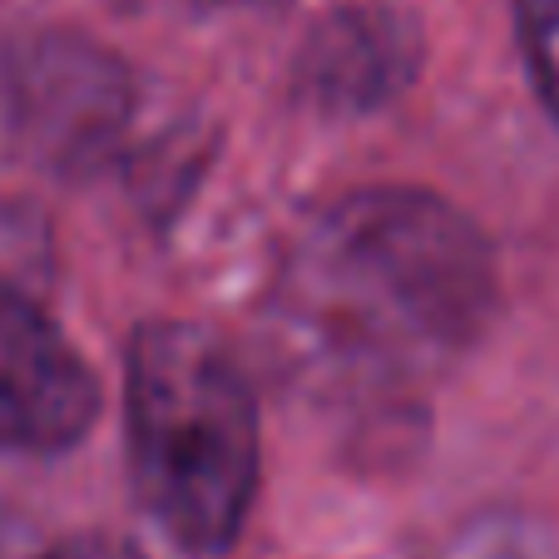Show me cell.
<instances>
[{
	"mask_svg": "<svg viewBox=\"0 0 559 559\" xmlns=\"http://www.w3.org/2000/svg\"><path fill=\"white\" fill-rule=\"evenodd\" d=\"M139 90L115 50L74 31H35L0 50V158L90 174L124 148Z\"/></svg>",
	"mask_w": 559,
	"mask_h": 559,
	"instance_id": "3",
	"label": "cell"
},
{
	"mask_svg": "<svg viewBox=\"0 0 559 559\" xmlns=\"http://www.w3.org/2000/svg\"><path fill=\"white\" fill-rule=\"evenodd\" d=\"M520 45L545 109L559 119V0H515Z\"/></svg>",
	"mask_w": 559,
	"mask_h": 559,
	"instance_id": "7",
	"label": "cell"
},
{
	"mask_svg": "<svg viewBox=\"0 0 559 559\" xmlns=\"http://www.w3.org/2000/svg\"><path fill=\"white\" fill-rule=\"evenodd\" d=\"M496 307V263L455 203L361 189L287 243L267 332L297 386L328 402L402 396L451 367Z\"/></svg>",
	"mask_w": 559,
	"mask_h": 559,
	"instance_id": "1",
	"label": "cell"
},
{
	"mask_svg": "<svg viewBox=\"0 0 559 559\" xmlns=\"http://www.w3.org/2000/svg\"><path fill=\"white\" fill-rule=\"evenodd\" d=\"M431 559H559L549 530L520 515H480L461 525Z\"/></svg>",
	"mask_w": 559,
	"mask_h": 559,
	"instance_id": "6",
	"label": "cell"
},
{
	"mask_svg": "<svg viewBox=\"0 0 559 559\" xmlns=\"http://www.w3.org/2000/svg\"><path fill=\"white\" fill-rule=\"evenodd\" d=\"M95 416V371L21 283L0 277V451H64Z\"/></svg>",
	"mask_w": 559,
	"mask_h": 559,
	"instance_id": "4",
	"label": "cell"
},
{
	"mask_svg": "<svg viewBox=\"0 0 559 559\" xmlns=\"http://www.w3.org/2000/svg\"><path fill=\"white\" fill-rule=\"evenodd\" d=\"M421 31L391 0L337 5L312 25L297 55V95L322 115H367L416 80Z\"/></svg>",
	"mask_w": 559,
	"mask_h": 559,
	"instance_id": "5",
	"label": "cell"
},
{
	"mask_svg": "<svg viewBox=\"0 0 559 559\" xmlns=\"http://www.w3.org/2000/svg\"><path fill=\"white\" fill-rule=\"evenodd\" d=\"M40 559H144V555H139V545H129L119 535H74Z\"/></svg>",
	"mask_w": 559,
	"mask_h": 559,
	"instance_id": "8",
	"label": "cell"
},
{
	"mask_svg": "<svg viewBox=\"0 0 559 559\" xmlns=\"http://www.w3.org/2000/svg\"><path fill=\"white\" fill-rule=\"evenodd\" d=\"M129 465L189 555H223L258 490V402L213 332L144 322L129 342Z\"/></svg>",
	"mask_w": 559,
	"mask_h": 559,
	"instance_id": "2",
	"label": "cell"
},
{
	"mask_svg": "<svg viewBox=\"0 0 559 559\" xmlns=\"http://www.w3.org/2000/svg\"><path fill=\"white\" fill-rule=\"evenodd\" d=\"M193 5H218V0H193Z\"/></svg>",
	"mask_w": 559,
	"mask_h": 559,
	"instance_id": "9",
	"label": "cell"
}]
</instances>
